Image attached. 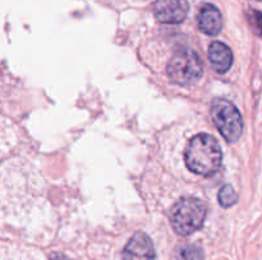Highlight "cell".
<instances>
[{"mask_svg": "<svg viewBox=\"0 0 262 260\" xmlns=\"http://www.w3.org/2000/svg\"><path fill=\"white\" fill-rule=\"evenodd\" d=\"M206 218V205L197 198H183L170 211V223L181 236H188L200 229Z\"/></svg>", "mask_w": 262, "mask_h": 260, "instance_id": "obj_2", "label": "cell"}, {"mask_svg": "<svg viewBox=\"0 0 262 260\" xmlns=\"http://www.w3.org/2000/svg\"><path fill=\"white\" fill-rule=\"evenodd\" d=\"M204 250L197 244H182L177 247V260H204Z\"/></svg>", "mask_w": 262, "mask_h": 260, "instance_id": "obj_9", "label": "cell"}, {"mask_svg": "<svg viewBox=\"0 0 262 260\" xmlns=\"http://www.w3.org/2000/svg\"><path fill=\"white\" fill-rule=\"evenodd\" d=\"M171 82L179 86H189L201 78L204 64L199 54L191 48H183L174 54L166 69Z\"/></svg>", "mask_w": 262, "mask_h": 260, "instance_id": "obj_3", "label": "cell"}, {"mask_svg": "<svg viewBox=\"0 0 262 260\" xmlns=\"http://www.w3.org/2000/svg\"><path fill=\"white\" fill-rule=\"evenodd\" d=\"M155 256L152 241L143 232H136L122 252V260H155Z\"/></svg>", "mask_w": 262, "mask_h": 260, "instance_id": "obj_6", "label": "cell"}, {"mask_svg": "<svg viewBox=\"0 0 262 260\" xmlns=\"http://www.w3.org/2000/svg\"><path fill=\"white\" fill-rule=\"evenodd\" d=\"M217 198H219L220 205L224 206V208H229L237 203L238 194L232 185H224L220 189Z\"/></svg>", "mask_w": 262, "mask_h": 260, "instance_id": "obj_10", "label": "cell"}, {"mask_svg": "<svg viewBox=\"0 0 262 260\" xmlns=\"http://www.w3.org/2000/svg\"><path fill=\"white\" fill-rule=\"evenodd\" d=\"M209 59L212 68L217 73H225L230 69L233 64V54L225 43L215 41L210 45Z\"/></svg>", "mask_w": 262, "mask_h": 260, "instance_id": "obj_8", "label": "cell"}, {"mask_svg": "<svg viewBox=\"0 0 262 260\" xmlns=\"http://www.w3.org/2000/svg\"><path fill=\"white\" fill-rule=\"evenodd\" d=\"M49 260H71V259L67 257L66 255L60 254V252H53V254L49 256Z\"/></svg>", "mask_w": 262, "mask_h": 260, "instance_id": "obj_11", "label": "cell"}, {"mask_svg": "<svg viewBox=\"0 0 262 260\" xmlns=\"http://www.w3.org/2000/svg\"><path fill=\"white\" fill-rule=\"evenodd\" d=\"M223 153L219 143L209 134H197L192 138L184 150V161L192 172L211 176L222 166Z\"/></svg>", "mask_w": 262, "mask_h": 260, "instance_id": "obj_1", "label": "cell"}, {"mask_svg": "<svg viewBox=\"0 0 262 260\" xmlns=\"http://www.w3.org/2000/svg\"><path fill=\"white\" fill-rule=\"evenodd\" d=\"M211 117L220 134L229 143L237 142L243 133V120L234 103L216 98L211 103Z\"/></svg>", "mask_w": 262, "mask_h": 260, "instance_id": "obj_4", "label": "cell"}, {"mask_svg": "<svg viewBox=\"0 0 262 260\" xmlns=\"http://www.w3.org/2000/svg\"><path fill=\"white\" fill-rule=\"evenodd\" d=\"M188 0H156L154 13L159 22L166 24H178L188 14Z\"/></svg>", "mask_w": 262, "mask_h": 260, "instance_id": "obj_5", "label": "cell"}, {"mask_svg": "<svg viewBox=\"0 0 262 260\" xmlns=\"http://www.w3.org/2000/svg\"><path fill=\"white\" fill-rule=\"evenodd\" d=\"M199 27L209 36H216L222 31V13L215 5L205 4L199 14Z\"/></svg>", "mask_w": 262, "mask_h": 260, "instance_id": "obj_7", "label": "cell"}]
</instances>
